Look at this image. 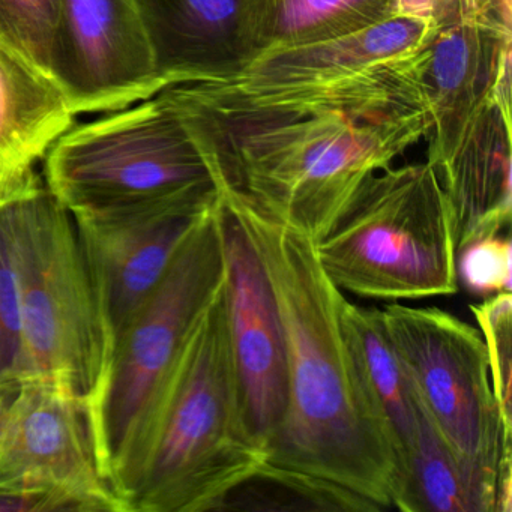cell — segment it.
Wrapping results in <instances>:
<instances>
[{"label":"cell","instance_id":"cell-1","mask_svg":"<svg viewBox=\"0 0 512 512\" xmlns=\"http://www.w3.org/2000/svg\"><path fill=\"white\" fill-rule=\"evenodd\" d=\"M427 56L425 44L331 79L163 92L221 196L248 200L316 244L371 176L430 133Z\"/></svg>","mask_w":512,"mask_h":512},{"label":"cell","instance_id":"cell-2","mask_svg":"<svg viewBox=\"0 0 512 512\" xmlns=\"http://www.w3.org/2000/svg\"><path fill=\"white\" fill-rule=\"evenodd\" d=\"M220 199L262 263L286 343V412L265 467L328 482L377 511H401L400 461L341 331L344 292L307 235L241 197Z\"/></svg>","mask_w":512,"mask_h":512},{"label":"cell","instance_id":"cell-3","mask_svg":"<svg viewBox=\"0 0 512 512\" xmlns=\"http://www.w3.org/2000/svg\"><path fill=\"white\" fill-rule=\"evenodd\" d=\"M268 464L227 334L224 286L200 320L155 416L125 496L127 512H205Z\"/></svg>","mask_w":512,"mask_h":512},{"label":"cell","instance_id":"cell-4","mask_svg":"<svg viewBox=\"0 0 512 512\" xmlns=\"http://www.w3.org/2000/svg\"><path fill=\"white\" fill-rule=\"evenodd\" d=\"M224 286L221 199L179 248L110 352L92 404L104 472L124 505L155 416L185 350Z\"/></svg>","mask_w":512,"mask_h":512},{"label":"cell","instance_id":"cell-5","mask_svg":"<svg viewBox=\"0 0 512 512\" xmlns=\"http://www.w3.org/2000/svg\"><path fill=\"white\" fill-rule=\"evenodd\" d=\"M314 250L329 280L361 298L401 302L458 292L451 218L428 163L371 176Z\"/></svg>","mask_w":512,"mask_h":512},{"label":"cell","instance_id":"cell-6","mask_svg":"<svg viewBox=\"0 0 512 512\" xmlns=\"http://www.w3.org/2000/svg\"><path fill=\"white\" fill-rule=\"evenodd\" d=\"M14 241L25 379L53 380L92 406L112 346L76 221L40 184L14 200Z\"/></svg>","mask_w":512,"mask_h":512},{"label":"cell","instance_id":"cell-7","mask_svg":"<svg viewBox=\"0 0 512 512\" xmlns=\"http://www.w3.org/2000/svg\"><path fill=\"white\" fill-rule=\"evenodd\" d=\"M44 172L50 193L74 218L136 211L217 188L163 91L71 128L47 152Z\"/></svg>","mask_w":512,"mask_h":512},{"label":"cell","instance_id":"cell-8","mask_svg":"<svg viewBox=\"0 0 512 512\" xmlns=\"http://www.w3.org/2000/svg\"><path fill=\"white\" fill-rule=\"evenodd\" d=\"M383 323L413 395L461 464L511 512L512 430L491 385L478 328L436 307L391 302Z\"/></svg>","mask_w":512,"mask_h":512},{"label":"cell","instance_id":"cell-9","mask_svg":"<svg viewBox=\"0 0 512 512\" xmlns=\"http://www.w3.org/2000/svg\"><path fill=\"white\" fill-rule=\"evenodd\" d=\"M0 490L53 491L83 512H125L104 472L91 403L53 380L20 383L0 434Z\"/></svg>","mask_w":512,"mask_h":512},{"label":"cell","instance_id":"cell-10","mask_svg":"<svg viewBox=\"0 0 512 512\" xmlns=\"http://www.w3.org/2000/svg\"><path fill=\"white\" fill-rule=\"evenodd\" d=\"M49 74L76 116L127 109L166 89L134 0H59Z\"/></svg>","mask_w":512,"mask_h":512},{"label":"cell","instance_id":"cell-11","mask_svg":"<svg viewBox=\"0 0 512 512\" xmlns=\"http://www.w3.org/2000/svg\"><path fill=\"white\" fill-rule=\"evenodd\" d=\"M218 202L215 188L136 211L74 218L110 346L160 283L191 230Z\"/></svg>","mask_w":512,"mask_h":512},{"label":"cell","instance_id":"cell-12","mask_svg":"<svg viewBox=\"0 0 512 512\" xmlns=\"http://www.w3.org/2000/svg\"><path fill=\"white\" fill-rule=\"evenodd\" d=\"M223 209L224 307L230 352L251 427L266 451L287 406L283 326L262 263L236 218Z\"/></svg>","mask_w":512,"mask_h":512},{"label":"cell","instance_id":"cell-13","mask_svg":"<svg viewBox=\"0 0 512 512\" xmlns=\"http://www.w3.org/2000/svg\"><path fill=\"white\" fill-rule=\"evenodd\" d=\"M511 38V31L476 20L434 32L424 74L433 121L427 163L434 170L454 155L488 104H511Z\"/></svg>","mask_w":512,"mask_h":512},{"label":"cell","instance_id":"cell-14","mask_svg":"<svg viewBox=\"0 0 512 512\" xmlns=\"http://www.w3.org/2000/svg\"><path fill=\"white\" fill-rule=\"evenodd\" d=\"M166 88L235 79L250 65L244 0H134Z\"/></svg>","mask_w":512,"mask_h":512},{"label":"cell","instance_id":"cell-15","mask_svg":"<svg viewBox=\"0 0 512 512\" xmlns=\"http://www.w3.org/2000/svg\"><path fill=\"white\" fill-rule=\"evenodd\" d=\"M511 106L493 101L436 170L448 206L455 251L511 224Z\"/></svg>","mask_w":512,"mask_h":512},{"label":"cell","instance_id":"cell-16","mask_svg":"<svg viewBox=\"0 0 512 512\" xmlns=\"http://www.w3.org/2000/svg\"><path fill=\"white\" fill-rule=\"evenodd\" d=\"M436 31L424 20L395 16L337 40L263 53L230 80L272 85L344 76L415 52L430 43Z\"/></svg>","mask_w":512,"mask_h":512},{"label":"cell","instance_id":"cell-17","mask_svg":"<svg viewBox=\"0 0 512 512\" xmlns=\"http://www.w3.org/2000/svg\"><path fill=\"white\" fill-rule=\"evenodd\" d=\"M74 121L55 79L0 38V154L32 166Z\"/></svg>","mask_w":512,"mask_h":512},{"label":"cell","instance_id":"cell-18","mask_svg":"<svg viewBox=\"0 0 512 512\" xmlns=\"http://www.w3.org/2000/svg\"><path fill=\"white\" fill-rule=\"evenodd\" d=\"M391 17L394 0H244L242 32L253 62L263 53L337 40Z\"/></svg>","mask_w":512,"mask_h":512},{"label":"cell","instance_id":"cell-19","mask_svg":"<svg viewBox=\"0 0 512 512\" xmlns=\"http://www.w3.org/2000/svg\"><path fill=\"white\" fill-rule=\"evenodd\" d=\"M340 323L356 373L397 452L406 493L407 455L416 428L412 386L395 355L380 308L361 307L343 296Z\"/></svg>","mask_w":512,"mask_h":512},{"label":"cell","instance_id":"cell-20","mask_svg":"<svg viewBox=\"0 0 512 512\" xmlns=\"http://www.w3.org/2000/svg\"><path fill=\"white\" fill-rule=\"evenodd\" d=\"M415 404L416 428L407 455L403 512H497L493 491L452 454L416 398Z\"/></svg>","mask_w":512,"mask_h":512},{"label":"cell","instance_id":"cell-21","mask_svg":"<svg viewBox=\"0 0 512 512\" xmlns=\"http://www.w3.org/2000/svg\"><path fill=\"white\" fill-rule=\"evenodd\" d=\"M14 200L0 206V380L26 377L22 299L14 241Z\"/></svg>","mask_w":512,"mask_h":512},{"label":"cell","instance_id":"cell-22","mask_svg":"<svg viewBox=\"0 0 512 512\" xmlns=\"http://www.w3.org/2000/svg\"><path fill=\"white\" fill-rule=\"evenodd\" d=\"M484 338L491 385L505 424L512 430V296L500 292L478 305H470Z\"/></svg>","mask_w":512,"mask_h":512},{"label":"cell","instance_id":"cell-23","mask_svg":"<svg viewBox=\"0 0 512 512\" xmlns=\"http://www.w3.org/2000/svg\"><path fill=\"white\" fill-rule=\"evenodd\" d=\"M59 0H0V38L49 74Z\"/></svg>","mask_w":512,"mask_h":512},{"label":"cell","instance_id":"cell-24","mask_svg":"<svg viewBox=\"0 0 512 512\" xmlns=\"http://www.w3.org/2000/svg\"><path fill=\"white\" fill-rule=\"evenodd\" d=\"M511 238L505 233L485 236L457 251V278L475 296L511 292Z\"/></svg>","mask_w":512,"mask_h":512},{"label":"cell","instance_id":"cell-25","mask_svg":"<svg viewBox=\"0 0 512 512\" xmlns=\"http://www.w3.org/2000/svg\"><path fill=\"white\" fill-rule=\"evenodd\" d=\"M511 2L512 0H439L436 28H445L461 20H476L511 31Z\"/></svg>","mask_w":512,"mask_h":512},{"label":"cell","instance_id":"cell-26","mask_svg":"<svg viewBox=\"0 0 512 512\" xmlns=\"http://www.w3.org/2000/svg\"><path fill=\"white\" fill-rule=\"evenodd\" d=\"M55 511H82V508L70 497L53 491L0 490V512Z\"/></svg>","mask_w":512,"mask_h":512},{"label":"cell","instance_id":"cell-27","mask_svg":"<svg viewBox=\"0 0 512 512\" xmlns=\"http://www.w3.org/2000/svg\"><path fill=\"white\" fill-rule=\"evenodd\" d=\"M32 166L0 154V206L38 187Z\"/></svg>","mask_w":512,"mask_h":512},{"label":"cell","instance_id":"cell-28","mask_svg":"<svg viewBox=\"0 0 512 512\" xmlns=\"http://www.w3.org/2000/svg\"><path fill=\"white\" fill-rule=\"evenodd\" d=\"M22 380H0V434L4 430L11 404L19 392Z\"/></svg>","mask_w":512,"mask_h":512}]
</instances>
